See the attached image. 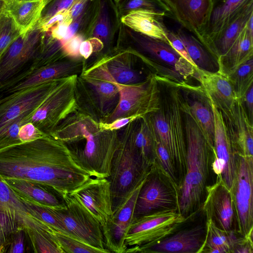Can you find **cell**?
Masks as SVG:
<instances>
[{"label":"cell","mask_w":253,"mask_h":253,"mask_svg":"<svg viewBox=\"0 0 253 253\" xmlns=\"http://www.w3.org/2000/svg\"><path fill=\"white\" fill-rule=\"evenodd\" d=\"M0 175L49 187L65 196L91 177L67 146L50 134L0 150Z\"/></svg>","instance_id":"cell-1"},{"label":"cell","mask_w":253,"mask_h":253,"mask_svg":"<svg viewBox=\"0 0 253 253\" xmlns=\"http://www.w3.org/2000/svg\"><path fill=\"white\" fill-rule=\"evenodd\" d=\"M68 148L76 163L91 177L108 178L119 145L117 130H102L90 115L71 114L50 133Z\"/></svg>","instance_id":"cell-2"},{"label":"cell","mask_w":253,"mask_h":253,"mask_svg":"<svg viewBox=\"0 0 253 253\" xmlns=\"http://www.w3.org/2000/svg\"><path fill=\"white\" fill-rule=\"evenodd\" d=\"M186 142V169L180 186L177 210L187 220L201 210L213 154L188 110L181 102Z\"/></svg>","instance_id":"cell-3"},{"label":"cell","mask_w":253,"mask_h":253,"mask_svg":"<svg viewBox=\"0 0 253 253\" xmlns=\"http://www.w3.org/2000/svg\"><path fill=\"white\" fill-rule=\"evenodd\" d=\"M158 80L163 86L162 89L160 84V109L145 118L154 138L164 146L170 157L180 188L186 169V142L181 91L175 82Z\"/></svg>","instance_id":"cell-4"},{"label":"cell","mask_w":253,"mask_h":253,"mask_svg":"<svg viewBox=\"0 0 253 253\" xmlns=\"http://www.w3.org/2000/svg\"><path fill=\"white\" fill-rule=\"evenodd\" d=\"M118 49H131L143 58L163 77L162 79L180 84L192 77L194 67L169 43L131 29L121 22L118 32Z\"/></svg>","instance_id":"cell-5"},{"label":"cell","mask_w":253,"mask_h":253,"mask_svg":"<svg viewBox=\"0 0 253 253\" xmlns=\"http://www.w3.org/2000/svg\"><path fill=\"white\" fill-rule=\"evenodd\" d=\"M152 166L135 147L130 126H127L120 138L107 178L110 183L113 214L147 176Z\"/></svg>","instance_id":"cell-6"},{"label":"cell","mask_w":253,"mask_h":253,"mask_svg":"<svg viewBox=\"0 0 253 253\" xmlns=\"http://www.w3.org/2000/svg\"><path fill=\"white\" fill-rule=\"evenodd\" d=\"M112 82L118 87V103L101 122L110 123L121 118L136 116L143 118L160 107V86L156 74L149 75L143 81L132 84Z\"/></svg>","instance_id":"cell-7"},{"label":"cell","mask_w":253,"mask_h":253,"mask_svg":"<svg viewBox=\"0 0 253 253\" xmlns=\"http://www.w3.org/2000/svg\"><path fill=\"white\" fill-rule=\"evenodd\" d=\"M77 74L61 78L43 102L35 111L30 122L49 134L67 117L77 111Z\"/></svg>","instance_id":"cell-8"},{"label":"cell","mask_w":253,"mask_h":253,"mask_svg":"<svg viewBox=\"0 0 253 253\" xmlns=\"http://www.w3.org/2000/svg\"><path fill=\"white\" fill-rule=\"evenodd\" d=\"M187 219L177 209L157 211L134 220L127 232V247L148 246L173 233Z\"/></svg>","instance_id":"cell-9"},{"label":"cell","mask_w":253,"mask_h":253,"mask_svg":"<svg viewBox=\"0 0 253 253\" xmlns=\"http://www.w3.org/2000/svg\"><path fill=\"white\" fill-rule=\"evenodd\" d=\"M136 57V53L132 50L114 47L110 51L102 54L92 65L83 68L81 76L121 84L140 83L145 79H142L141 73L132 65Z\"/></svg>","instance_id":"cell-10"},{"label":"cell","mask_w":253,"mask_h":253,"mask_svg":"<svg viewBox=\"0 0 253 253\" xmlns=\"http://www.w3.org/2000/svg\"><path fill=\"white\" fill-rule=\"evenodd\" d=\"M65 199V207L53 210L64 225L68 235L109 253L105 248L99 221L73 196L67 195Z\"/></svg>","instance_id":"cell-11"},{"label":"cell","mask_w":253,"mask_h":253,"mask_svg":"<svg viewBox=\"0 0 253 253\" xmlns=\"http://www.w3.org/2000/svg\"><path fill=\"white\" fill-rule=\"evenodd\" d=\"M236 171L231 191L237 232L246 236L253 231V157L237 154Z\"/></svg>","instance_id":"cell-12"},{"label":"cell","mask_w":253,"mask_h":253,"mask_svg":"<svg viewBox=\"0 0 253 253\" xmlns=\"http://www.w3.org/2000/svg\"><path fill=\"white\" fill-rule=\"evenodd\" d=\"M178 201V193L153 164L138 193L133 221L157 211L177 209Z\"/></svg>","instance_id":"cell-13"},{"label":"cell","mask_w":253,"mask_h":253,"mask_svg":"<svg viewBox=\"0 0 253 253\" xmlns=\"http://www.w3.org/2000/svg\"><path fill=\"white\" fill-rule=\"evenodd\" d=\"M214 118V150L212 169L230 190L236 171L237 153L221 111L210 100Z\"/></svg>","instance_id":"cell-14"},{"label":"cell","mask_w":253,"mask_h":253,"mask_svg":"<svg viewBox=\"0 0 253 253\" xmlns=\"http://www.w3.org/2000/svg\"><path fill=\"white\" fill-rule=\"evenodd\" d=\"M61 78L44 82L6 96L0 104V128L20 116L36 110Z\"/></svg>","instance_id":"cell-15"},{"label":"cell","mask_w":253,"mask_h":253,"mask_svg":"<svg viewBox=\"0 0 253 253\" xmlns=\"http://www.w3.org/2000/svg\"><path fill=\"white\" fill-rule=\"evenodd\" d=\"M201 211L219 228L229 232L237 231V217L231 191L216 177L212 185L207 187Z\"/></svg>","instance_id":"cell-16"},{"label":"cell","mask_w":253,"mask_h":253,"mask_svg":"<svg viewBox=\"0 0 253 253\" xmlns=\"http://www.w3.org/2000/svg\"><path fill=\"white\" fill-rule=\"evenodd\" d=\"M0 213L24 230L29 238L34 233L53 234L55 231L34 214L0 175Z\"/></svg>","instance_id":"cell-17"},{"label":"cell","mask_w":253,"mask_h":253,"mask_svg":"<svg viewBox=\"0 0 253 253\" xmlns=\"http://www.w3.org/2000/svg\"><path fill=\"white\" fill-rule=\"evenodd\" d=\"M46 34L37 24L12 43L0 60V84L6 81L35 56L44 42Z\"/></svg>","instance_id":"cell-18"},{"label":"cell","mask_w":253,"mask_h":253,"mask_svg":"<svg viewBox=\"0 0 253 253\" xmlns=\"http://www.w3.org/2000/svg\"><path fill=\"white\" fill-rule=\"evenodd\" d=\"M70 195L84 206L101 226L113 215L110 183L107 178L91 177Z\"/></svg>","instance_id":"cell-19"},{"label":"cell","mask_w":253,"mask_h":253,"mask_svg":"<svg viewBox=\"0 0 253 253\" xmlns=\"http://www.w3.org/2000/svg\"><path fill=\"white\" fill-rule=\"evenodd\" d=\"M206 236V226L198 224L181 230L148 246L127 248L128 253H201Z\"/></svg>","instance_id":"cell-20"},{"label":"cell","mask_w":253,"mask_h":253,"mask_svg":"<svg viewBox=\"0 0 253 253\" xmlns=\"http://www.w3.org/2000/svg\"><path fill=\"white\" fill-rule=\"evenodd\" d=\"M179 86L183 105L190 113L213 154L214 118L210 100L200 85H191L185 82Z\"/></svg>","instance_id":"cell-21"},{"label":"cell","mask_w":253,"mask_h":253,"mask_svg":"<svg viewBox=\"0 0 253 253\" xmlns=\"http://www.w3.org/2000/svg\"><path fill=\"white\" fill-rule=\"evenodd\" d=\"M173 19L198 39L205 27L211 8V0H162Z\"/></svg>","instance_id":"cell-22"},{"label":"cell","mask_w":253,"mask_h":253,"mask_svg":"<svg viewBox=\"0 0 253 253\" xmlns=\"http://www.w3.org/2000/svg\"><path fill=\"white\" fill-rule=\"evenodd\" d=\"M221 113L237 154L253 157V123L242 101L237 99L230 110Z\"/></svg>","instance_id":"cell-23"},{"label":"cell","mask_w":253,"mask_h":253,"mask_svg":"<svg viewBox=\"0 0 253 253\" xmlns=\"http://www.w3.org/2000/svg\"><path fill=\"white\" fill-rule=\"evenodd\" d=\"M121 20L113 0H99L97 11L84 34V40L94 38L104 45L103 53L111 50Z\"/></svg>","instance_id":"cell-24"},{"label":"cell","mask_w":253,"mask_h":253,"mask_svg":"<svg viewBox=\"0 0 253 253\" xmlns=\"http://www.w3.org/2000/svg\"><path fill=\"white\" fill-rule=\"evenodd\" d=\"M192 77L197 80L209 99L222 113L228 111L238 98L228 78L218 71L211 72L194 68Z\"/></svg>","instance_id":"cell-25"},{"label":"cell","mask_w":253,"mask_h":253,"mask_svg":"<svg viewBox=\"0 0 253 253\" xmlns=\"http://www.w3.org/2000/svg\"><path fill=\"white\" fill-rule=\"evenodd\" d=\"M83 58H74L64 57L54 62L40 67L24 78L11 86L8 93L27 88L44 82L59 79L82 72Z\"/></svg>","instance_id":"cell-26"},{"label":"cell","mask_w":253,"mask_h":253,"mask_svg":"<svg viewBox=\"0 0 253 253\" xmlns=\"http://www.w3.org/2000/svg\"><path fill=\"white\" fill-rule=\"evenodd\" d=\"M253 16V1L242 8L218 32L202 42L217 60L229 50Z\"/></svg>","instance_id":"cell-27"},{"label":"cell","mask_w":253,"mask_h":253,"mask_svg":"<svg viewBox=\"0 0 253 253\" xmlns=\"http://www.w3.org/2000/svg\"><path fill=\"white\" fill-rule=\"evenodd\" d=\"M166 16L167 14L163 12L139 9L122 17L121 22L135 32L169 43L167 38L169 30L164 22Z\"/></svg>","instance_id":"cell-28"},{"label":"cell","mask_w":253,"mask_h":253,"mask_svg":"<svg viewBox=\"0 0 253 253\" xmlns=\"http://www.w3.org/2000/svg\"><path fill=\"white\" fill-rule=\"evenodd\" d=\"M3 178L16 193L21 196L52 208L59 209L66 206V195L52 188L21 178Z\"/></svg>","instance_id":"cell-29"},{"label":"cell","mask_w":253,"mask_h":253,"mask_svg":"<svg viewBox=\"0 0 253 253\" xmlns=\"http://www.w3.org/2000/svg\"><path fill=\"white\" fill-rule=\"evenodd\" d=\"M45 6L44 0H6L2 10L13 20L22 35L35 27Z\"/></svg>","instance_id":"cell-30"},{"label":"cell","mask_w":253,"mask_h":253,"mask_svg":"<svg viewBox=\"0 0 253 253\" xmlns=\"http://www.w3.org/2000/svg\"><path fill=\"white\" fill-rule=\"evenodd\" d=\"M253 57V29L246 24L227 52L217 59L218 71L226 76Z\"/></svg>","instance_id":"cell-31"},{"label":"cell","mask_w":253,"mask_h":253,"mask_svg":"<svg viewBox=\"0 0 253 253\" xmlns=\"http://www.w3.org/2000/svg\"><path fill=\"white\" fill-rule=\"evenodd\" d=\"M252 1L253 0H211L209 19L199 39L201 42L218 32Z\"/></svg>","instance_id":"cell-32"},{"label":"cell","mask_w":253,"mask_h":253,"mask_svg":"<svg viewBox=\"0 0 253 253\" xmlns=\"http://www.w3.org/2000/svg\"><path fill=\"white\" fill-rule=\"evenodd\" d=\"M175 33L198 68L211 72L218 71L216 60L199 39L182 27Z\"/></svg>","instance_id":"cell-33"},{"label":"cell","mask_w":253,"mask_h":253,"mask_svg":"<svg viewBox=\"0 0 253 253\" xmlns=\"http://www.w3.org/2000/svg\"><path fill=\"white\" fill-rule=\"evenodd\" d=\"M237 231L226 232L217 227L211 219H207L206 236L201 253H231L238 237Z\"/></svg>","instance_id":"cell-34"},{"label":"cell","mask_w":253,"mask_h":253,"mask_svg":"<svg viewBox=\"0 0 253 253\" xmlns=\"http://www.w3.org/2000/svg\"><path fill=\"white\" fill-rule=\"evenodd\" d=\"M129 123L132 141L143 157L153 165L156 159V142L145 117Z\"/></svg>","instance_id":"cell-35"},{"label":"cell","mask_w":253,"mask_h":253,"mask_svg":"<svg viewBox=\"0 0 253 253\" xmlns=\"http://www.w3.org/2000/svg\"><path fill=\"white\" fill-rule=\"evenodd\" d=\"M81 77L96 93L102 112L108 111L109 108L116 103L117 99L118 100V87L112 82L90 77Z\"/></svg>","instance_id":"cell-36"},{"label":"cell","mask_w":253,"mask_h":253,"mask_svg":"<svg viewBox=\"0 0 253 253\" xmlns=\"http://www.w3.org/2000/svg\"><path fill=\"white\" fill-rule=\"evenodd\" d=\"M18 195L39 219L54 230L69 235L64 225L55 213L53 208L45 206L32 199Z\"/></svg>","instance_id":"cell-37"},{"label":"cell","mask_w":253,"mask_h":253,"mask_svg":"<svg viewBox=\"0 0 253 253\" xmlns=\"http://www.w3.org/2000/svg\"><path fill=\"white\" fill-rule=\"evenodd\" d=\"M226 77L232 84L238 99L242 100L249 88L253 85V58Z\"/></svg>","instance_id":"cell-38"},{"label":"cell","mask_w":253,"mask_h":253,"mask_svg":"<svg viewBox=\"0 0 253 253\" xmlns=\"http://www.w3.org/2000/svg\"><path fill=\"white\" fill-rule=\"evenodd\" d=\"M119 18L139 9H150L163 12L170 18V11L162 0H114Z\"/></svg>","instance_id":"cell-39"},{"label":"cell","mask_w":253,"mask_h":253,"mask_svg":"<svg viewBox=\"0 0 253 253\" xmlns=\"http://www.w3.org/2000/svg\"><path fill=\"white\" fill-rule=\"evenodd\" d=\"M156 142V159L157 169L166 177L179 195V182L177 172L170 157L164 146L157 139Z\"/></svg>","instance_id":"cell-40"},{"label":"cell","mask_w":253,"mask_h":253,"mask_svg":"<svg viewBox=\"0 0 253 253\" xmlns=\"http://www.w3.org/2000/svg\"><path fill=\"white\" fill-rule=\"evenodd\" d=\"M35 111L20 116L0 128V150L21 143L18 137L20 127L22 125L30 122L32 116Z\"/></svg>","instance_id":"cell-41"},{"label":"cell","mask_w":253,"mask_h":253,"mask_svg":"<svg viewBox=\"0 0 253 253\" xmlns=\"http://www.w3.org/2000/svg\"><path fill=\"white\" fill-rule=\"evenodd\" d=\"M64 253H106V251L96 248L72 236L56 231L53 232Z\"/></svg>","instance_id":"cell-42"},{"label":"cell","mask_w":253,"mask_h":253,"mask_svg":"<svg viewBox=\"0 0 253 253\" xmlns=\"http://www.w3.org/2000/svg\"><path fill=\"white\" fill-rule=\"evenodd\" d=\"M20 35L13 20L1 10L0 11V60L9 46Z\"/></svg>","instance_id":"cell-43"},{"label":"cell","mask_w":253,"mask_h":253,"mask_svg":"<svg viewBox=\"0 0 253 253\" xmlns=\"http://www.w3.org/2000/svg\"><path fill=\"white\" fill-rule=\"evenodd\" d=\"M29 239L35 253H64L53 234L34 233Z\"/></svg>","instance_id":"cell-44"},{"label":"cell","mask_w":253,"mask_h":253,"mask_svg":"<svg viewBox=\"0 0 253 253\" xmlns=\"http://www.w3.org/2000/svg\"><path fill=\"white\" fill-rule=\"evenodd\" d=\"M76 0H52L44 7L37 24L41 25L58 12L68 10Z\"/></svg>","instance_id":"cell-45"},{"label":"cell","mask_w":253,"mask_h":253,"mask_svg":"<svg viewBox=\"0 0 253 253\" xmlns=\"http://www.w3.org/2000/svg\"><path fill=\"white\" fill-rule=\"evenodd\" d=\"M46 134L31 122L22 125L19 129L18 137L21 143L30 142L40 138Z\"/></svg>","instance_id":"cell-46"},{"label":"cell","mask_w":253,"mask_h":253,"mask_svg":"<svg viewBox=\"0 0 253 253\" xmlns=\"http://www.w3.org/2000/svg\"><path fill=\"white\" fill-rule=\"evenodd\" d=\"M80 34H76L69 40L63 42V49L65 54L71 58H82L79 53V48L81 42L84 41Z\"/></svg>","instance_id":"cell-47"},{"label":"cell","mask_w":253,"mask_h":253,"mask_svg":"<svg viewBox=\"0 0 253 253\" xmlns=\"http://www.w3.org/2000/svg\"><path fill=\"white\" fill-rule=\"evenodd\" d=\"M167 38L169 43L174 49L190 63L194 68H197V67L190 57L184 44L178 38L175 32L169 30Z\"/></svg>","instance_id":"cell-48"},{"label":"cell","mask_w":253,"mask_h":253,"mask_svg":"<svg viewBox=\"0 0 253 253\" xmlns=\"http://www.w3.org/2000/svg\"><path fill=\"white\" fill-rule=\"evenodd\" d=\"M253 231L246 236H241L235 242L231 253H253Z\"/></svg>","instance_id":"cell-49"},{"label":"cell","mask_w":253,"mask_h":253,"mask_svg":"<svg viewBox=\"0 0 253 253\" xmlns=\"http://www.w3.org/2000/svg\"><path fill=\"white\" fill-rule=\"evenodd\" d=\"M26 233L24 230L20 229L12 234V239L9 250L10 253H22L25 250V239Z\"/></svg>","instance_id":"cell-50"},{"label":"cell","mask_w":253,"mask_h":253,"mask_svg":"<svg viewBox=\"0 0 253 253\" xmlns=\"http://www.w3.org/2000/svg\"><path fill=\"white\" fill-rule=\"evenodd\" d=\"M138 119L137 117L133 116L119 118L110 123H104L100 121L99 126L102 130H117Z\"/></svg>","instance_id":"cell-51"},{"label":"cell","mask_w":253,"mask_h":253,"mask_svg":"<svg viewBox=\"0 0 253 253\" xmlns=\"http://www.w3.org/2000/svg\"><path fill=\"white\" fill-rule=\"evenodd\" d=\"M72 20L69 16L63 21L57 23L49 31L51 37L58 41H62L65 37L68 28Z\"/></svg>","instance_id":"cell-52"},{"label":"cell","mask_w":253,"mask_h":253,"mask_svg":"<svg viewBox=\"0 0 253 253\" xmlns=\"http://www.w3.org/2000/svg\"><path fill=\"white\" fill-rule=\"evenodd\" d=\"M69 16L68 10L61 11L41 25H38L44 32H48L57 23L63 21Z\"/></svg>","instance_id":"cell-53"},{"label":"cell","mask_w":253,"mask_h":253,"mask_svg":"<svg viewBox=\"0 0 253 253\" xmlns=\"http://www.w3.org/2000/svg\"><path fill=\"white\" fill-rule=\"evenodd\" d=\"M92 0H76L68 10L69 16L73 21L79 16L88 6Z\"/></svg>","instance_id":"cell-54"},{"label":"cell","mask_w":253,"mask_h":253,"mask_svg":"<svg viewBox=\"0 0 253 253\" xmlns=\"http://www.w3.org/2000/svg\"><path fill=\"white\" fill-rule=\"evenodd\" d=\"M241 101L250 121L253 123V85L251 86Z\"/></svg>","instance_id":"cell-55"},{"label":"cell","mask_w":253,"mask_h":253,"mask_svg":"<svg viewBox=\"0 0 253 253\" xmlns=\"http://www.w3.org/2000/svg\"><path fill=\"white\" fill-rule=\"evenodd\" d=\"M79 53L81 56L84 59H87L93 53L92 45L88 40H84L81 42Z\"/></svg>","instance_id":"cell-56"},{"label":"cell","mask_w":253,"mask_h":253,"mask_svg":"<svg viewBox=\"0 0 253 253\" xmlns=\"http://www.w3.org/2000/svg\"><path fill=\"white\" fill-rule=\"evenodd\" d=\"M52 0H44V2H45V5L48 3L49 2H50L51 1H52Z\"/></svg>","instance_id":"cell-57"},{"label":"cell","mask_w":253,"mask_h":253,"mask_svg":"<svg viewBox=\"0 0 253 253\" xmlns=\"http://www.w3.org/2000/svg\"><path fill=\"white\" fill-rule=\"evenodd\" d=\"M4 0V1H5V0Z\"/></svg>","instance_id":"cell-58"}]
</instances>
